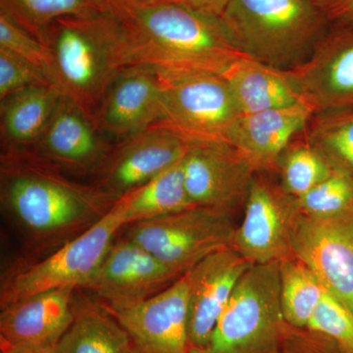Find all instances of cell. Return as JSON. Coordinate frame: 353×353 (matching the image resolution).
I'll list each match as a JSON object with an SVG mask.
<instances>
[{"label":"cell","instance_id":"cell-17","mask_svg":"<svg viewBox=\"0 0 353 353\" xmlns=\"http://www.w3.org/2000/svg\"><path fill=\"white\" fill-rule=\"evenodd\" d=\"M112 146L95 120L62 97L41 138L31 150L65 172H95Z\"/></svg>","mask_w":353,"mask_h":353},{"label":"cell","instance_id":"cell-13","mask_svg":"<svg viewBox=\"0 0 353 353\" xmlns=\"http://www.w3.org/2000/svg\"><path fill=\"white\" fill-rule=\"evenodd\" d=\"M188 145L157 127L123 139L112 146L95 170V185L118 199L181 161Z\"/></svg>","mask_w":353,"mask_h":353},{"label":"cell","instance_id":"cell-27","mask_svg":"<svg viewBox=\"0 0 353 353\" xmlns=\"http://www.w3.org/2000/svg\"><path fill=\"white\" fill-rule=\"evenodd\" d=\"M308 125V143L334 168L353 176V108L316 114Z\"/></svg>","mask_w":353,"mask_h":353},{"label":"cell","instance_id":"cell-24","mask_svg":"<svg viewBox=\"0 0 353 353\" xmlns=\"http://www.w3.org/2000/svg\"><path fill=\"white\" fill-rule=\"evenodd\" d=\"M182 161L116 201L125 226L196 208L185 189Z\"/></svg>","mask_w":353,"mask_h":353},{"label":"cell","instance_id":"cell-4","mask_svg":"<svg viewBox=\"0 0 353 353\" xmlns=\"http://www.w3.org/2000/svg\"><path fill=\"white\" fill-rule=\"evenodd\" d=\"M222 18L246 55L280 69L296 65L323 23L312 0H229Z\"/></svg>","mask_w":353,"mask_h":353},{"label":"cell","instance_id":"cell-1","mask_svg":"<svg viewBox=\"0 0 353 353\" xmlns=\"http://www.w3.org/2000/svg\"><path fill=\"white\" fill-rule=\"evenodd\" d=\"M126 28L130 65L161 75H223L243 58L222 16L183 0H108ZM252 58V57H250Z\"/></svg>","mask_w":353,"mask_h":353},{"label":"cell","instance_id":"cell-18","mask_svg":"<svg viewBox=\"0 0 353 353\" xmlns=\"http://www.w3.org/2000/svg\"><path fill=\"white\" fill-rule=\"evenodd\" d=\"M296 211L294 199L290 203L266 183L253 180L232 248L252 264L280 261L292 253L290 225Z\"/></svg>","mask_w":353,"mask_h":353},{"label":"cell","instance_id":"cell-28","mask_svg":"<svg viewBox=\"0 0 353 353\" xmlns=\"http://www.w3.org/2000/svg\"><path fill=\"white\" fill-rule=\"evenodd\" d=\"M334 167L310 143L292 146L283 160L285 192L294 199L305 196L334 173Z\"/></svg>","mask_w":353,"mask_h":353},{"label":"cell","instance_id":"cell-8","mask_svg":"<svg viewBox=\"0 0 353 353\" xmlns=\"http://www.w3.org/2000/svg\"><path fill=\"white\" fill-rule=\"evenodd\" d=\"M230 213L196 206L129 225L125 236L183 276L208 255L231 246L236 228Z\"/></svg>","mask_w":353,"mask_h":353},{"label":"cell","instance_id":"cell-32","mask_svg":"<svg viewBox=\"0 0 353 353\" xmlns=\"http://www.w3.org/2000/svg\"><path fill=\"white\" fill-rule=\"evenodd\" d=\"M0 48L24 58L43 70L48 76V57L43 44L2 12H0Z\"/></svg>","mask_w":353,"mask_h":353},{"label":"cell","instance_id":"cell-11","mask_svg":"<svg viewBox=\"0 0 353 353\" xmlns=\"http://www.w3.org/2000/svg\"><path fill=\"white\" fill-rule=\"evenodd\" d=\"M182 163L185 189L194 205L228 212L248 196L256 171L225 143L189 145Z\"/></svg>","mask_w":353,"mask_h":353},{"label":"cell","instance_id":"cell-15","mask_svg":"<svg viewBox=\"0 0 353 353\" xmlns=\"http://www.w3.org/2000/svg\"><path fill=\"white\" fill-rule=\"evenodd\" d=\"M163 87L159 74L132 65L114 79L94 120L106 136L123 141L154 127L163 113Z\"/></svg>","mask_w":353,"mask_h":353},{"label":"cell","instance_id":"cell-7","mask_svg":"<svg viewBox=\"0 0 353 353\" xmlns=\"http://www.w3.org/2000/svg\"><path fill=\"white\" fill-rule=\"evenodd\" d=\"M163 113L154 127L172 132L187 145L225 143L241 116L226 80L206 73L159 74Z\"/></svg>","mask_w":353,"mask_h":353},{"label":"cell","instance_id":"cell-19","mask_svg":"<svg viewBox=\"0 0 353 353\" xmlns=\"http://www.w3.org/2000/svg\"><path fill=\"white\" fill-rule=\"evenodd\" d=\"M76 290H46L2 308L0 341L11 345L57 347L73 321Z\"/></svg>","mask_w":353,"mask_h":353},{"label":"cell","instance_id":"cell-9","mask_svg":"<svg viewBox=\"0 0 353 353\" xmlns=\"http://www.w3.org/2000/svg\"><path fill=\"white\" fill-rule=\"evenodd\" d=\"M290 243L294 256L353 313V209L321 217L304 214L296 208Z\"/></svg>","mask_w":353,"mask_h":353},{"label":"cell","instance_id":"cell-25","mask_svg":"<svg viewBox=\"0 0 353 353\" xmlns=\"http://www.w3.org/2000/svg\"><path fill=\"white\" fill-rule=\"evenodd\" d=\"M281 304L285 321L294 328H307L326 290L319 279L296 256L280 260Z\"/></svg>","mask_w":353,"mask_h":353},{"label":"cell","instance_id":"cell-16","mask_svg":"<svg viewBox=\"0 0 353 353\" xmlns=\"http://www.w3.org/2000/svg\"><path fill=\"white\" fill-rule=\"evenodd\" d=\"M252 262L232 246L221 248L187 272L190 350L208 345L234 289Z\"/></svg>","mask_w":353,"mask_h":353},{"label":"cell","instance_id":"cell-22","mask_svg":"<svg viewBox=\"0 0 353 353\" xmlns=\"http://www.w3.org/2000/svg\"><path fill=\"white\" fill-rule=\"evenodd\" d=\"M62 94L51 83H39L0 101L4 148H31L41 138Z\"/></svg>","mask_w":353,"mask_h":353},{"label":"cell","instance_id":"cell-36","mask_svg":"<svg viewBox=\"0 0 353 353\" xmlns=\"http://www.w3.org/2000/svg\"><path fill=\"white\" fill-rule=\"evenodd\" d=\"M312 1H314L315 3L319 4H324V6H326L327 3H328L329 0H312Z\"/></svg>","mask_w":353,"mask_h":353},{"label":"cell","instance_id":"cell-6","mask_svg":"<svg viewBox=\"0 0 353 353\" xmlns=\"http://www.w3.org/2000/svg\"><path fill=\"white\" fill-rule=\"evenodd\" d=\"M124 227V219L114 204L94 226L66 241L57 252L34 263L14 267L1 281L0 308L46 290L82 289L101 264L116 234Z\"/></svg>","mask_w":353,"mask_h":353},{"label":"cell","instance_id":"cell-30","mask_svg":"<svg viewBox=\"0 0 353 353\" xmlns=\"http://www.w3.org/2000/svg\"><path fill=\"white\" fill-rule=\"evenodd\" d=\"M307 329L328 336L345 353H353V313L327 290Z\"/></svg>","mask_w":353,"mask_h":353},{"label":"cell","instance_id":"cell-29","mask_svg":"<svg viewBox=\"0 0 353 353\" xmlns=\"http://www.w3.org/2000/svg\"><path fill=\"white\" fill-rule=\"evenodd\" d=\"M297 210L312 216H334L353 209V176L334 169L329 178L296 199Z\"/></svg>","mask_w":353,"mask_h":353},{"label":"cell","instance_id":"cell-37","mask_svg":"<svg viewBox=\"0 0 353 353\" xmlns=\"http://www.w3.org/2000/svg\"><path fill=\"white\" fill-rule=\"evenodd\" d=\"M127 353H141V352H139V350H137L136 347H132L131 350H130V352H128Z\"/></svg>","mask_w":353,"mask_h":353},{"label":"cell","instance_id":"cell-3","mask_svg":"<svg viewBox=\"0 0 353 353\" xmlns=\"http://www.w3.org/2000/svg\"><path fill=\"white\" fill-rule=\"evenodd\" d=\"M41 43L53 87L94 119L114 79L130 65L126 28L112 9L67 16L46 29Z\"/></svg>","mask_w":353,"mask_h":353},{"label":"cell","instance_id":"cell-2","mask_svg":"<svg viewBox=\"0 0 353 353\" xmlns=\"http://www.w3.org/2000/svg\"><path fill=\"white\" fill-rule=\"evenodd\" d=\"M1 199L34 240L77 236L108 214L117 199L85 185L28 148H6L1 157Z\"/></svg>","mask_w":353,"mask_h":353},{"label":"cell","instance_id":"cell-35","mask_svg":"<svg viewBox=\"0 0 353 353\" xmlns=\"http://www.w3.org/2000/svg\"><path fill=\"white\" fill-rule=\"evenodd\" d=\"M1 353H59L57 347H26L1 343Z\"/></svg>","mask_w":353,"mask_h":353},{"label":"cell","instance_id":"cell-31","mask_svg":"<svg viewBox=\"0 0 353 353\" xmlns=\"http://www.w3.org/2000/svg\"><path fill=\"white\" fill-rule=\"evenodd\" d=\"M39 83H51L43 70L13 52L0 48V101Z\"/></svg>","mask_w":353,"mask_h":353},{"label":"cell","instance_id":"cell-21","mask_svg":"<svg viewBox=\"0 0 353 353\" xmlns=\"http://www.w3.org/2000/svg\"><path fill=\"white\" fill-rule=\"evenodd\" d=\"M222 76L241 115L305 103L287 69L245 57L234 62Z\"/></svg>","mask_w":353,"mask_h":353},{"label":"cell","instance_id":"cell-33","mask_svg":"<svg viewBox=\"0 0 353 353\" xmlns=\"http://www.w3.org/2000/svg\"><path fill=\"white\" fill-rule=\"evenodd\" d=\"M325 6L327 14L332 19L353 22V0H329Z\"/></svg>","mask_w":353,"mask_h":353},{"label":"cell","instance_id":"cell-5","mask_svg":"<svg viewBox=\"0 0 353 353\" xmlns=\"http://www.w3.org/2000/svg\"><path fill=\"white\" fill-rule=\"evenodd\" d=\"M280 261L252 264L236 285L208 345L190 353H277L285 321Z\"/></svg>","mask_w":353,"mask_h":353},{"label":"cell","instance_id":"cell-12","mask_svg":"<svg viewBox=\"0 0 353 353\" xmlns=\"http://www.w3.org/2000/svg\"><path fill=\"white\" fill-rule=\"evenodd\" d=\"M181 276L138 243L114 241L101 264L82 289L106 305L136 303L166 289Z\"/></svg>","mask_w":353,"mask_h":353},{"label":"cell","instance_id":"cell-34","mask_svg":"<svg viewBox=\"0 0 353 353\" xmlns=\"http://www.w3.org/2000/svg\"><path fill=\"white\" fill-rule=\"evenodd\" d=\"M183 1L208 12L222 16L229 0H183Z\"/></svg>","mask_w":353,"mask_h":353},{"label":"cell","instance_id":"cell-20","mask_svg":"<svg viewBox=\"0 0 353 353\" xmlns=\"http://www.w3.org/2000/svg\"><path fill=\"white\" fill-rule=\"evenodd\" d=\"M313 116L306 103L243 114L230 130L227 143L243 154L255 170L272 168Z\"/></svg>","mask_w":353,"mask_h":353},{"label":"cell","instance_id":"cell-26","mask_svg":"<svg viewBox=\"0 0 353 353\" xmlns=\"http://www.w3.org/2000/svg\"><path fill=\"white\" fill-rule=\"evenodd\" d=\"M109 8L108 0H0V12L41 41L54 21Z\"/></svg>","mask_w":353,"mask_h":353},{"label":"cell","instance_id":"cell-14","mask_svg":"<svg viewBox=\"0 0 353 353\" xmlns=\"http://www.w3.org/2000/svg\"><path fill=\"white\" fill-rule=\"evenodd\" d=\"M312 55L287 69L316 114L353 108V30L330 34Z\"/></svg>","mask_w":353,"mask_h":353},{"label":"cell","instance_id":"cell-23","mask_svg":"<svg viewBox=\"0 0 353 353\" xmlns=\"http://www.w3.org/2000/svg\"><path fill=\"white\" fill-rule=\"evenodd\" d=\"M74 296V318L58 341L59 353H127L134 347L126 330L102 304Z\"/></svg>","mask_w":353,"mask_h":353},{"label":"cell","instance_id":"cell-10","mask_svg":"<svg viewBox=\"0 0 353 353\" xmlns=\"http://www.w3.org/2000/svg\"><path fill=\"white\" fill-rule=\"evenodd\" d=\"M190 284L187 273L154 296L106 305L141 353H190Z\"/></svg>","mask_w":353,"mask_h":353}]
</instances>
